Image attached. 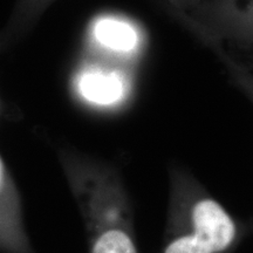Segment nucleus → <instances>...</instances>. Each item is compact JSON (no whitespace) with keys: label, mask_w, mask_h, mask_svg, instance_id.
<instances>
[{"label":"nucleus","mask_w":253,"mask_h":253,"mask_svg":"<svg viewBox=\"0 0 253 253\" xmlns=\"http://www.w3.org/2000/svg\"><path fill=\"white\" fill-rule=\"evenodd\" d=\"M52 1L54 0H18L17 8L11 20L12 24L21 28L33 23Z\"/></svg>","instance_id":"7"},{"label":"nucleus","mask_w":253,"mask_h":253,"mask_svg":"<svg viewBox=\"0 0 253 253\" xmlns=\"http://www.w3.org/2000/svg\"><path fill=\"white\" fill-rule=\"evenodd\" d=\"M230 74L240 89L248 95V97L253 102V75L248 69L238 67V66L227 63Z\"/></svg>","instance_id":"8"},{"label":"nucleus","mask_w":253,"mask_h":253,"mask_svg":"<svg viewBox=\"0 0 253 253\" xmlns=\"http://www.w3.org/2000/svg\"><path fill=\"white\" fill-rule=\"evenodd\" d=\"M91 37L103 48L116 53H131L138 48V28L128 19L103 15L91 25Z\"/></svg>","instance_id":"4"},{"label":"nucleus","mask_w":253,"mask_h":253,"mask_svg":"<svg viewBox=\"0 0 253 253\" xmlns=\"http://www.w3.org/2000/svg\"><path fill=\"white\" fill-rule=\"evenodd\" d=\"M24 238L17 191L0 157V243L18 249Z\"/></svg>","instance_id":"5"},{"label":"nucleus","mask_w":253,"mask_h":253,"mask_svg":"<svg viewBox=\"0 0 253 253\" xmlns=\"http://www.w3.org/2000/svg\"><path fill=\"white\" fill-rule=\"evenodd\" d=\"M170 227L163 253H223L238 237L232 214L181 168L171 177Z\"/></svg>","instance_id":"1"},{"label":"nucleus","mask_w":253,"mask_h":253,"mask_svg":"<svg viewBox=\"0 0 253 253\" xmlns=\"http://www.w3.org/2000/svg\"><path fill=\"white\" fill-rule=\"evenodd\" d=\"M78 89L91 103L109 106L118 102L126 91L125 79L119 72L88 69L78 79Z\"/></svg>","instance_id":"6"},{"label":"nucleus","mask_w":253,"mask_h":253,"mask_svg":"<svg viewBox=\"0 0 253 253\" xmlns=\"http://www.w3.org/2000/svg\"><path fill=\"white\" fill-rule=\"evenodd\" d=\"M95 229L90 253H137L130 230V212L122 190L106 189L87 199Z\"/></svg>","instance_id":"3"},{"label":"nucleus","mask_w":253,"mask_h":253,"mask_svg":"<svg viewBox=\"0 0 253 253\" xmlns=\"http://www.w3.org/2000/svg\"><path fill=\"white\" fill-rule=\"evenodd\" d=\"M198 26L227 63L253 61V0H210Z\"/></svg>","instance_id":"2"}]
</instances>
